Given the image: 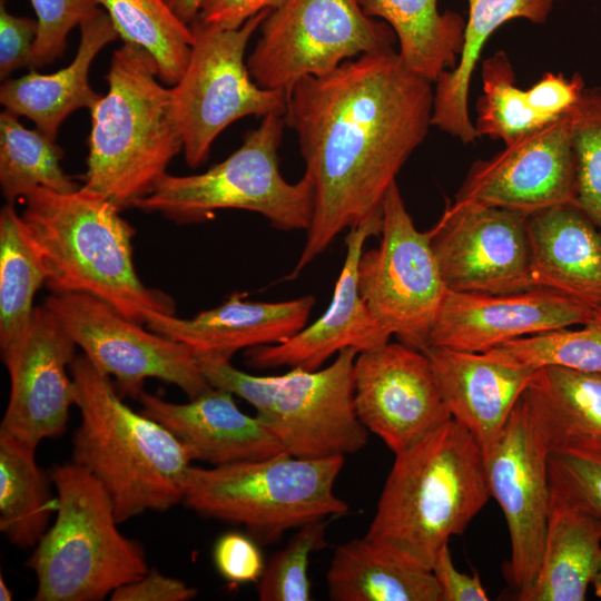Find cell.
Instances as JSON below:
<instances>
[{
	"instance_id": "cell-1",
	"label": "cell",
	"mask_w": 601,
	"mask_h": 601,
	"mask_svg": "<svg viewBox=\"0 0 601 601\" xmlns=\"http://www.w3.org/2000/svg\"><path fill=\"white\" fill-rule=\"evenodd\" d=\"M314 209L293 279L344 230L382 215L390 187L432 126L433 83L394 48L361 55L287 90Z\"/></svg>"
},
{
	"instance_id": "cell-2",
	"label": "cell",
	"mask_w": 601,
	"mask_h": 601,
	"mask_svg": "<svg viewBox=\"0 0 601 601\" xmlns=\"http://www.w3.org/2000/svg\"><path fill=\"white\" fill-rule=\"evenodd\" d=\"M80 424L71 462L107 491L119 523L183 503L191 457L162 424L129 407L111 378L81 353L70 365Z\"/></svg>"
},
{
	"instance_id": "cell-3",
	"label": "cell",
	"mask_w": 601,
	"mask_h": 601,
	"mask_svg": "<svg viewBox=\"0 0 601 601\" xmlns=\"http://www.w3.org/2000/svg\"><path fill=\"white\" fill-rule=\"evenodd\" d=\"M21 214L47 264L52 294L91 295L146 325L149 314L173 315L175 300L147 286L134 263V227L107 197L81 187L70 193L37 188Z\"/></svg>"
},
{
	"instance_id": "cell-4",
	"label": "cell",
	"mask_w": 601,
	"mask_h": 601,
	"mask_svg": "<svg viewBox=\"0 0 601 601\" xmlns=\"http://www.w3.org/2000/svg\"><path fill=\"white\" fill-rule=\"evenodd\" d=\"M491 497L485 456L453 418L395 454L366 536L432 569Z\"/></svg>"
},
{
	"instance_id": "cell-5",
	"label": "cell",
	"mask_w": 601,
	"mask_h": 601,
	"mask_svg": "<svg viewBox=\"0 0 601 601\" xmlns=\"http://www.w3.org/2000/svg\"><path fill=\"white\" fill-rule=\"evenodd\" d=\"M108 91L91 112L83 187L120 210L134 207L167 175L183 150L171 112V91L142 48L124 43L106 75Z\"/></svg>"
},
{
	"instance_id": "cell-6",
	"label": "cell",
	"mask_w": 601,
	"mask_h": 601,
	"mask_svg": "<svg viewBox=\"0 0 601 601\" xmlns=\"http://www.w3.org/2000/svg\"><path fill=\"white\" fill-rule=\"evenodd\" d=\"M55 522L27 560L36 601H99L147 573L141 544L124 535L104 486L72 462L50 473Z\"/></svg>"
},
{
	"instance_id": "cell-7",
	"label": "cell",
	"mask_w": 601,
	"mask_h": 601,
	"mask_svg": "<svg viewBox=\"0 0 601 601\" xmlns=\"http://www.w3.org/2000/svg\"><path fill=\"white\" fill-rule=\"evenodd\" d=\"M358 352L344 348L324 368H290L282 375L245 373L230 358L195 355L208 383L248 402L284 452L302 459L345 456L367 443L354 402Z\"/></svg>"
},
{
	"instance_id": "cell-8",
	"label": "cell",
	"mask_w": 601,
	"mask_h": 601,
	"mask_svg": "<svg viewBox=\"0 0 601 601\" xmlns=\"http://www.w3.org/2000/svg\"><path fill=\"white\" fill-rule=\"evenodd\" d=\"M344 456L302 459L283 453L228 465L189 469L183 503L208 519L240 524L265 544L286 531L343 515L334 492Z\"/></svg>"
},
{
	"instance_id": "cell-9",
	"label": "cell",
	"mask_w": 601,
	"mask_h": 601,
	"mask_svg": "<svg viewBox=\"0 0 601 601\" xmlns=\"http://www.w3.org/2000/svg\"><path fill=\"white\" fill-rule=\"evenodd\" d=\"M285 126L284 116L263 117L226 159L198 175L167 174L134 207L179 224L209 220L217 210L242 209L262 215L278 230L306 231L314 193L305 176L288 183L279 171L277 151Z\"/></svg>"
},
{
	"instance_id": "cell-10",
	"label": "cell",
	"mask_w": 601,
	"mask_h": 601,
	"mask_svg": "<svg viewBox=\"0 0 601 601\" xmlns=\"http://www.w3.org/2000/svg\"><path fill=\"white\" fill-rule=\"evenodd\" d=\"M270 10L237 29L205 23L190 24L194 40L187 67L170 88L171 112L183 140L187 165L197 168L209 156L217 136L246 116H284L287 90L265 89L252 78L246 47Z\"/></svg>"
},
{
	"instance_id": "cell-11",
	"label": "cell",
	"mask_w": 601,
	"mask_h": 601,
	"mask_svg": "<svg viewBox=\"0 0 601 601\" xmlns=\"http://www.w3.org/2000/svg\"><path fill=\"white\" fill-rule=\"evenodd\" d=\"M246 63L265 89L288 90L361 55L392 49L396 37L361 0H284L270 10Z\"/></svg>"
},
{
	"instance_id": "cell-12",
	"label": "cell",
	"mask_w": 601,
	"mask_h": 601,
	"mask_svg": "<svg viewBox=\"0 0 601 601\" xmlns=\"http://www.w3.org/2000/svg\"><path fill=\"white\" fill-rule=\"evenodd\" d=\"M381 242L363 252L358 289L374 318L398 341L424 351L447 288L431 244L408 214L398 186L387 190Z\"/></svg>"
},
{
	"instance_id": "cell-13",
	"label": "cell",
	"mask_w": 601,
	"mask_h": 601,
	"mask_svg": "<svg viewBox=\"0 0 601 601\" xmlns=\"http://www.w3.org/2000/svg\"><path fill=\"white\" fill-rule=\"evenodd\" d=\"M45 305L77 347L119 393L137 398L148 378L173 384L195 398L211 387L195 354L184 344L144 328L88 294H52Z\"/></svg>"
},
{
	"instance_id": "cell-14",
	"label": "cell",
	"mask_w": 601,
	"mask_h": 601,
	"mask_svg": "<svg viewBox=\"0 0 601 601\" xmlns=\"http://www.w3.org/2000/svg\"><path fill=\"white\" fill-rule=\"evenodd\" d=\"M551 445L525 390L485 457L491 497L501 506L511 542L508 579L524 601L543 552L550 511Z\"/></svg>"
},
{
	"instance_id": "cell-15",
	"label": "cell",
	"mask_w": 601,
	"mask_h": 601,
	"mask_svg": "<svg viewBox=\"0 0 601 601\" xmlns=\"http://www.w3.org/2000/svg\"><path fill=\"white\" fill-rule=\"evenodd\" d=\"M430 231L447 290L505 294L536 287L526 215L454 199Z\"/></svg>"
},
{
	"instance_id": "cell-16",
	"label": "cell",
	"mask_w": 601,
	"mask_h": 601,
	"mask_svg": "<svg viewBox=\"0 0 601 601\" xmlns=\"http://www.w3.org/2000/svg\"><path fill=\"white\" fill-rule=\"evenodd\" d=\"M354 402L362 424L394 454L452 418L430 358L401 342L357 354Z\"/></svg>"
},
{
	"instance_id": "cell-17",
	"label": "cell",
	"mask_w": 601,
	"mask_h": 601,
	"mask_svg": "<svg viewBox=\"0 0 601 601\" xmlns=\"http://www.w3.org/2000/svg\"><path fill=\"white\" fill-rule=\"evenodd\" d=\"M577 160L569 114L475 161L454 199L523 215L577 204Z\"/></svg>"
},
{
	"instance_id": "cell-18",
	"label": "cell",
	"mask_w": 601,
	"mask_h": 601,
	"mask_svg": "<svg viewBox=\"0 0 601 601\" xmlns=\"http://www.w3.org/2000/svg\"><path fill=\"white\" fill-rule=\"evenodd\" d=\"M77 345L46 306L35 307L29 328L11 352L1 355L10 394L0 431L37 449L61 436L78 392L70 372Z\"/></svg>"
},
{
	"instance_id": "cell-19",
	"label": "cell",
	"mask_w": 601,
	"mask_h": 601,
	"mask_svg": "<svg viewBox=\"0 0 601 601\" xmlns=\"http://www.w3.org/2000/svg\"><path fill=\"white\" fill-rule=\"evenodd\" d=\"M598 311L543 287L505 294L447 290L428 346L485 353L525 336L583 325Z\"/></svg>"
},
{
	"instance_id": "cell-20",
	"label": "cell",
	"mask_w": 601,
	"mask_h": 601,
	"mask_svg": "<svg viewBox=\"0 0 601 601\" xmlns=\"http://www.w3.org/2000/svg\"><path fill=\"white\" fill-rule=\"evenodd\" d=\"M382 223L383 213L347 230L345 259L327 309L285 342L248 348L246 357L252 367L315 371L344 348L361 353L390 342L392 335L374 318L358 289L364 244L381 234Z\"/></svg>"
},
{
	"instance_id": "cell-21",
	"label": "cell",
	"mask_w": 601,
	"mask_h": 601,
	"mask_svg": "<svg viewBox=\"0 0 601 601\" xmlns=\"http://www.w3.org/2000/svg\"><path fill=\"white\" fill-rule=\"evenodd\" d=\"M137 400L141 412L167 427L193 461L220 466L285 453L264 422L244 413L226 390L211 386L187 403H171L145 391Z\"/></svg>"
},
{
	"instance_id": "cell-22",
	"label": "cell",
	"mask_w": 601,
	"mask_h": 601,
	"mask_svg": "<svg viewBox=\"0 0 601 601\" xmlns=\"http://www.w3.org/2000/svg\"><path fill=\"white\" fill-rule=\"evenodd\" d=\"M233 293L220 305L189 318L151 313L146 326L186 345L195 355L226 358L239 349L287 341L307 325L312 295L283 302H252Z\"/></svg>"
},
{
	"instance_id": "cell-23",
	"label": "cell",
	"mask_w": 601,
	"mask_h": 601,
	"mask_svg": "<svg viewBox=\"0 0 601 601\" xmlns=\"http://www.w3.org/2000/svg\"><path fill=\"white\" fill-rule=\"evenodd\" d=\"M423 352L431 361L451 417L472 435L486 457L536 370L484 353L437 346Z\"/></svg>"
},
{
	"instance_id": "cell-24",
	"label": "cell",
	"mask_w": 601,
	"mask_h": 601,
	"mask_svg": "<svg viewBox=\"0 0 601 601\" xmlns=\"http://www.w3.org/2000/svg\"><path fill=\"white\" fill-rule=\"evenodd\" d=\"M536 287L601 309V227L577 204L528 216Z\"/></svg>"
},
{
	"instance_id": "cell-25",
	"label": "cell",
	"mask_w": 601,
	"mask_h": 601,
	"mask_svg": "<svg viewBox=\"0 0 601 601\" xmlns=\"http://www.w3.org/2000/svg\"><path fill=\"white\" fill-rule=\"evenodd\" d=\"M118 37L108 13L98 8L80 24V43L73 60L53 73L42 75L32 69L20 78L6 79L0 88L1 105L18 117L31 119L38 130L55 140L72 111L91 109L101 97L90 87V65Z\"/></svg>"
},
{
	"instance_id": "cell-26",
	"label": "cell",
	"mask_w": 601,
	"mask_h": 601,
	"mask_svg": "<svg viewBox=\"0 0 601 601\" xmlns=\"http://www.w3.org/2000/svg\"><path fill=\"white\" fill-rule=\"evenodd\" d=\"M326 584L333 601H442L432 569L366 535L337 546Z\"/></svg>"
},
{
	"instance_id": "cell-27",
	"label": "cell",
	"mask_w": 601,
	"mask_h": 601,
	"mask_svg": "<svg viewBox=\"0 0 601 601\" xmlns=\"http://www.w3.org/2000/svg\"><path fill=\"white\" fill-rule=\"evenodd\" d=\"M556 0H467L462 51L456 66L443 71L433 89L432 126L463 144L479 137L469 112L471 79L486 41L504 23L525 19L544 23Z\"/></svg>"
},
{
	"instance_id": "cell-28",
	"label": "cell",
	"mask_w": 601,
	"mask_h": 601,
	"mask_svg": "<svg viewBox=\"0 0 601 601\" xmlns=\"http://www.w3.org/2000/svg\"><path fill=\"white\" fill-rule=\"evenodd\" d=\"M601 566V518L551 490L539 572L524 601H583Z\"/></svg>"
},
{
	"instance_id": "cell-29",
	"label": "cell",
	"mask_w": 601,
	"mask_h": 601,
	"mask_svg": "<svg viewBox=\"0 0 601 601\" xmlns=\"http://www.w3.org/2000/svg\"><path fill=\"white\" fill-rule=\"evenodd\" d=\"M366 14L386 22L398 42L406 68L434 83L459 61L465 19L441 12L437 0H361Z\"/></svg>"
},
{
	"instance_id": "cell-30",
	"label": "cell",
	"mask_w": 601,
	"mask_h": 601,
	"mask_svg": "<svg viewBox=\"0 0 601 601\" xmlns=\"http://www.w3.org/2000/svg\"><path fill=\"white\" fill-rule=\"evenodd\" d=\"M49 272L31 231L13 204L0 213V348L13 351L35 312L33 299Z\"/></svg>"
},
{
	"instance_id": "cell-31",
	"label": "cell",
	"mask_w": 601,
	"mask_h": 601,
	"mask_svg": "<svg viewBox=\"0 0 601 601\" xmlns=\"http://www.w3.org/2000/svg\"><path fill=\"white\" fill-rule=\"evenodd\" d=\"M551 449L601 442V373L538 368L526 388Z\"/></svg>"
},
{
	"instance_id": "cell-32",
	"label": "cell",
	"mask_w": 601,
	"mask_h": 601,
	"mask_svg": "<svg viewBox=\"0 0 601 601\" xmlns=\"http://www.w3.org/2000/svg\"><path fill=\"white\" fill-rule=\"evenodd\" d=\"M35 449L0 431V530L10 543L36 546L56 511L47 475Z\"/></svg>"
},
{
	"instance_id": "cell-33",
	"label": "cell",
	"mask_w": 601,
	"mask_h": 601,
	"mask_svg": "<svg viewBox=\"0 0 601 601\" xmlns=\"http://www.w3.org/2000/svg\"><path fill=\"white\" fill-rule=\"evenodd\" d=\"M124 43L142 48L154 59L158 77L176 85L183 76L194 40L165 0H97Z\"/></svg>"
},
{
	"instance_id": "cell-34",
	"label": "cell",
	"mask_w": 601,
	"mask_h": 601,
	"mask_svg": "<svg viewBox=\"0 0 601 601\" xmlns=\"http://www.w3.org/2000/svg\"><path fill=\"white\" fill-rule=\"evenodd\" d=\"M63 150L55 140L28 129L18 116L0 114V187L7 203L13 204L37 188L70 193L81 186L67 175L60 161Z\"/></svg>"
},
{
	"instance_id": "cell-35",
	"label": "cell",
	"mask_w": 601,
	"mask_h": 601,
	"mask_svg": "<svg viewBox=\"0 0 601 601\" xmlns=\"http://www.w3.org/2000/svg\"><path fill=\"white\" fill-rule=\"evenodd\" d=\"M481 67L483 91L473 121L480 138L499 139L505 145L552 122L540 112L531 89L516 86L512 63L504 51L494 52Z\"/></svg>"
},
{
	"instance_id": "cell-36",
	"label": "cell",
	"mask_w": 601,
	"mask_h": 601,
	"mask_svg": "<svg viewBox=\"0 0 601 601\" xmlns=\"http://www.w3.org/2000/svg\"><path fill=\"white\" fill-rule=\"evenodd\" d=\"M484 354L532 370L559 366L601 373V309L590 322L578 328L565 327L525 336Z\"/></svg>"
},
{
	"instance_id": "cell-37",
	"label": "cell",
	"mask_w": 601,
	"mask_h": 601,
	"mask_svg": "<svg viewBox=\"0 0 601 601\" xmlns=\"http://www.w3.org/2000/svg\"><path fill=\"white\" fill-rule=\"evenodd\" d=\"M577 205L601 227V86L585 87L569 112Z\"/></svg>"
},
{
	"instance_id": "cell-38",
	"label": "cell",
	"mask_w": 601,
	"mask_h": 601,
	"mask_svg": "<svg viewBox=\"0 0 601 601\" xmlns=\"http://www.w3.org/2000/svg\"><path fill=\"white\" fill-rule=\"evenodd\" d=\"M327 546L325 520L299 528L265 564L257 592L260 601H309L308 565L314 552Z\"/></svg>"
},
{
	"instance_id": "cell-39",
	"label": "cell",
	"mask_w": 601,
	"mask_h": 601,
	"mask_svg": "<svg viewBox=\"0 0 601 601\" xmlns=\"http://www.w3.org/2000/svg\"><path fill=\"white\" fill-rule=\"evenodd\" d=\"M551 490L572 505L601 518V442L552 447Z\"/></svg>"
},
{
	"instance_id": "cell-40",
	"label": "cell",
	"mask_w": 601,
	"mask_h": 601,
	"mask_svg": "<svg viewBox=\"0 0 601 601\" xmlns=\"http://www.w3.org/2000/svg\"><path fill=\"white\" fill-rule=\"evenodd\" d=\"M37 14L38 35L30 67L41 68L63 56L69 32L99 7L97 0H30Z\"/></svg>"
},
{
	"instance_id": "cell-41",
	"label": "cell",
	"mask_w": 601,
	"mask_h": 601,
	"mask_svg": "<svg viewBox=\"0 0 601 601\" xmlns=\"http://www.w3.org/2000/svg\"><path fill=\"white\" fill-rule=\"evenodd\" d=\"M213 558L218 573L233 583L258 582L266 564L255 539L234 531L218 538Z\"/></svg>"
},
{
	"instance_id": "cell-42",
	"label": "cell",
	"mask_w": 601,
	"mask_h": 601,
	"mask_svg": "<svg viewBox=\"0 0 601 601\" xmlns=\"http://www.w3.org/2000/svg\"><path fill=\"white\" fill-rule=\"evenodd\" d=\"M38 35V21L11 14L1 0L0 4V76L30 66L31 52Z\"/></svg>"
},
{
	"instance_id": "cell-43",
	"label": "cell",
	"mask_w": 601,
	"mask_h": 601,
	"mask_svg": "<svg viewBox=\"0 0 601 601\" xmlns=\"http://www.w3.org/2000/svg\"><path fill=\"white\" fill-rule=\"evenodd\" d=\"M197 590L184 581L167 577L152 569L141 578L116 589L112 601H189Z\"/></svg>"
},
{
	"instance_id": "cell-44",
	"label": "cell",
	"mask_w": 601,
	"mask_h": 601,
	"mask_svg": "<svg viewBox=\"0 0 601 601\" xmlns=\"http://www.w3.org/2000/svg\"><path fill=\"white\" fill-rule=\"evenodd\" d=\"M432 571L439 583L442 601H487L489 595L477 574L460 572L452 561L449 544L437 553Z\"/></svg>"
},
{
	"instance_id": "cell-45",
	"label": "cell",
	"mask_w": 601,
	"mask_h": 601,
	"mask_svg": "<svg viewBox=\"0 0 601 601\" xmlns=\"http://www.w3.org/2000/svg\"><path fill=\"white\" fill-rule=\"evenodd\" d=\"M284 0H204L198 19L225 29H237L265 10H273Z\"/></svg>"
},
{
	"instance_id": "cell-46",
	"label": "cell",
	"mask_w": 601,
	"mask_h": 601,
	"mask_svg": "<svg viewBox=\"0 0 601 601\" xmlns=\"http://www.w3.org/2000/svg\"><path fill=\"white\" fill-rule=\"evenodd\" d=\"M174 13L190 26L199 16L204 0H165Z\"/></svg>"
},
{
	"instance_id": "cell-47",
	"label": "cell",
	"mask_w": 601,
	"mask_h": 601,
	"mask_svg": "<svg viewBox=\"0 0 601 601\" xmlns=\"http://www.w3.org/2000/svg\"><path fill=\"white\" fill-rule=\"evenodd\" d=\"M13 599V594L8 587L7 582L0 577V600L1 601H11Z\"/></svg>"
},
{
	"instance_id": "cell-48",
	"label": "cell",
	"mask_w": 601,
	"mask_h": 601,
	"mask_svg": "<svg viewBox=\"0 0 601 601\" xmlns=\"http://www.w3.org/2000/svg\"><path fill=\"white\" fill-rule=\"evenodd\" d=\"M591 584L593 585L594 594L601 599V566L597 571Z\"/></svg>"
}]
</instances>
